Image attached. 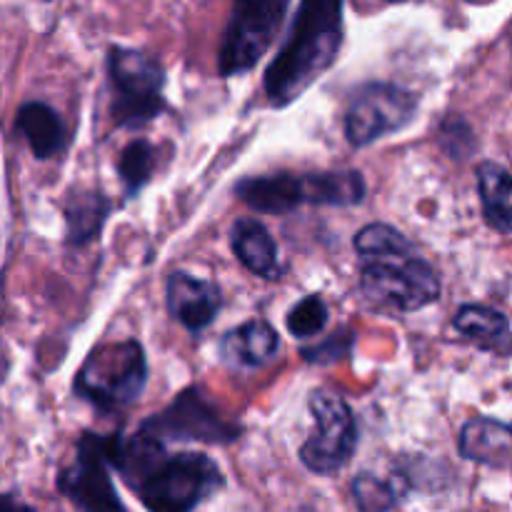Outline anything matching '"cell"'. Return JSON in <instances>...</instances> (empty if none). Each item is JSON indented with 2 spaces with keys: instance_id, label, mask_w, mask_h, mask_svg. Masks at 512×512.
I'll return each mask as SVG.
<instances>
[{
  "instance_id": "obj_1",
  "label": "cell",
  "mask_w": 512,
  "mask_h": 512,
  "mask_svg": "<svg viewBox=\"0 0 512 512\" xmlns=\"http://www.w3.org/2000/svg\"><path fill=\"white\" fill-rule=\"evenodd\" d=\"M345 0H300L293 25L265 68V95L273 108H285L305 93L343 48Z\"/></svg>"
},
{
  "instance_id": "obj_2",
  "label": "cell",
  "mask_w": 512,
  "mask_h": 512,
  "mask_svg": "<svg viewBox=\"0 0 512 512\" xmlns=\"http://www.w3.org/2000/svg\"><path fill=\"white\" fill-rule=\"evenodd\" d=\"M148 383V360L138 340L103 343L85 358L75 375V395L105 413H115L143 395Z\"/></svg>"
},
{
  "instance_id": "obj_3",
  "label": "cell",
  "mask_w": 512,
  "mask_h": 512,
  "mask_svg": "<svg viewBox=\"0 0 512 512\" xmlns=\"http://www.w3.org/2000/svg\"><path fill=\"white\" fill-rule=\"evenodd\" d=\"M223 473L203 453H165L135 485L148 512H193L223 488Z\"/></svg>"
},
{
  "instance_id": "obj_4",
  "label": "cell",
  "mask_w": 512,
  "mask_h": 512,
  "mask_svg": "<svg viewBox=\"0 0 512 512\" xmlns=\"http://www.w3.org/2000/svg\"><path fill=\"white\" fill-rule=\"evenodd\" d=\"M108 78L113 88L110 113L115 125L135 130L163 113L165 68L153 55L115 45L108 53Z\"/></svg>"
},
{
  "instance_id": "obj_5",
  "label": "cell",
  "mask_w": 512,
  "mask_h": 512,
  "mask_svg": "<svg viewBox=\"0 0 512 512\" xmlns=\"http://www.w3.org/2000/svg\"><path fill=\"white\" fill-rule=\"evenodd\" d=\"M293 0H233L218 50L223 78L250 73L273 48Z\"/></svg>"
},
{
  "instance_id": "obj_6",
  "label": "cell",
  "mask_w": 512,
  "mask_h": 512,
  "mask_svg": "<svg viewBox=\"0 0 512 512\" xmlns=\"http://www.w3.org/2000/svg\"><path fill=\"white\" fill-rule=\"evenodd\" d=\"M360 290L373 305L413 313L440 298V278L418 253L363 258Z\"/></svg>"
},
{
  "instance_id": "obj_7",
  "label": "cell",
  "mask_w": 512,
  "mask_h": 512,
  "mask_svg": "<svg viewBox=\"0 0 512 512\" xmlns=\"http://www.w3.org/2000/svg\"><path fill=\"white\" fill-rule=\"evenodd\" d=\"M155 443H210L228 445L243 435V428L220 413L208 393L198 385L185 388L163 413L150 415L138 428Z\"/></svg>"
},
{
  "instance_id": "obj_8",
  "label": "cell",
  "mask_w": 512,
  "mask_h": 512,
  "mask_svg": "<svg viewBox=\"0 0 512 512\" xmlns=\"http://www.w3.org/2000/svg\"><path fill=\"white\" fill-rule=\"evenodd\" d=\"M310 413L315 430L300 448V460L310 473L333 475L350 463L358 445V425L345 398L333 390H313Z\"/></svg>"
},
{
  "instance_id": "obj_9",
  "label": "cell",
  "mask_w": 512,
  "mask_h": 512,
  "mask_svg": "<svg viewBox=\"0 0 512 512\" xmlns=\"http://www.w3.org/2000/svg\"><path fill=\"white\" fill-rule=\"evenodd\" d=\"M113 435L85 433L78 440V453L68 468L60 470L58 490L83 512H128L115 490L113 478Z\"/></svg>"
},
{
  "instance_id": "obj_10",
  "label": "cell",
  "mask_w": 512,
  "mask_h": 512,
  "mask_svg": "<svg viewBox=\"0 0 512 512\" xmlns=\"http://www.w3.org/2000/svg\"><path fill=\"white\" fill-rule=\"evenodd\" d=\"M418 110L410 90L393 83H365L353 95L345 113V138L355 148L375 143L378 138L405 128Z\"/></svg>"
},
{
  "instance_id": "obj_11",
  "label": "cell",
  "mask_w": 512,
  "mask_h": 512,
  "mask_svg": "<svg viewBox=\"0 0 512 512\" xmlns=\"http://www.w3.org/2000/svg\"><path fill=\"white\" fill-rule=\"evenodd\" d=\"M168 310L183 328L190 333H200L208 328L223 305L220 288L210 280L193 278L188 273H173L165 285Z\"/></svg>"
},
{
  "instance_id": "obj_12",
  "label": "cell",
  "mask_w": 512,
  "mask_h": 512,
  "mask_svg": "<svg viewBox=\"0 0 512 512\" xmlns=\"http://www.w3.org/2000/svg\"><path fill=\"white\" fill-rule=\"evenodd\" d=\"M235 195L263 215H288L305 203V175L275 173L245 178Z\"/></svg>"
},
{
  "instance_id": "obj_13",
  "label": "cell",
  "mask_w": 512,
  "mask_h": 512,
  "mask_svg": "<svg viewBox=\"0 0 512 512\" xmlns=\"http://www.w3.org/2000/svg\"><path fill=\"white\" fill-rule=\"evenodd\" d=\"M458 450L465 460L490 468L512 463V425L493 418H473L458 435Z\"/></svg>"
},
{
  "instance_id": "obj_14",
  "label": "cell",
  "mask_w": 512,
  "mask_h": 512,
  "mask_svg": "<svg viewBox=\"0 0 512 512\" xmlns=\"http://www.w3.org/2000/svg\"><path fill=\"white\" fill-rule=\"evenodd\" d=\"M230 245L235 258L248 273L265 280H278L283 268L278 263V245L260 220L238 218L230 228Z\"/></svg>"
},
{
  "instance_id": "obj_15",
  "label": "cell",
  "mask_w": 512,
  "mask_h": 512,
  "mask_svg": "<svg viewBox=\"0 0 512 512\" xmlns=\"http://www.w3.org/2000/svg\"><path fill=\"white\" fill-rule=\"evenodd\" d=\"M278 333L265 320H248L230 333H225L220 343V358L233 368H260L270 363L278 353Z\"/></svg>"
},
{
  "instance_id": "obj_16",
  "label": "cell",
  "mask_w": 512,
  "mask_h": 512,
  "mask_svg": "<svg viewBox=\"0 0 512 512\" xmlns=\"http://www.w3.org/2000/svg\"><path fill=\"white\" fill-rule=\"evenodd\" d=\"M15 125L38 160L55 158L63 153L65 143H68V133H65L60 115L40 100H28L20 105Z\"/></svg>"
},
{
  "instance_id": "obj_17",
  "label": "cell",
  "mask_w": 512,
  "mask_h": 512,
  "mask_svg": "<svg viewBox=\"0 0 512 512\" xmlns=\"http://www.w3.org/2000/svg\"><path fill=\"white\" fill-rule=\"evenodd\" d=\"M453 328L460 335L478 345L480 350L493 355H510L512 353V330L505 313L490 305H463L455 313Z\"/></svg>"
},
{
  "instance_id": "obj_18",
  "label": "cell",
  "mask_w": 512,
  "mask_h": 512,
  "mask_svg": "<svg viewBox=\"0 0 512 512\" xmlns=\"http://www.w3.org/2000/svg\"><path fill=\"white\" fill-rule=\"evenodd\" d=\"M485 223L500 235H512V175L503 165L485 163L475 170Z\"/></svg>"
},
{
  "instance_id": "obj_19",
  "label": "cell",
  "mask_w": 512,
  "mask_h": 512,
  "mask_svg": "<svg viewBox=\"0 0 512 512\" xmlns=\"http://www.w3.org/2000/svg\"><path fill=\"white\" fill-rule=\"evenodd\" d=\"M110 203L98 190H80L65 200V240L68 245H88L103 230Z\"/></svg>"
},
{
  "instance_id": "obj_20",
  "label": "cell",
  "mask_w": 512,
  "mask_h": 512,
  "mask_svg": "<svg viewBox=\"0 0 512 512\" xmlns=\"http://www.w3.org/2000/svg\"><path fill=\"white\" fill-rule=\"evenodd\" d=\"M365 198V180L358 170H328L305 175V203L358 205Z\"/></svg>"
},
{
  "instance_id": "obj_21",
  "label": "cell",
  "mask_w": 512,
  "mask_h": 512,
  "mask_svg": "<svg viewBox=\"0 0 512 512\" xmlns=\"http://www.w3.org/2000/svg\"><path fill=\"white\" fill-rule=\"evenodd\" d=\"M355 250L360 258H385V255H413L415 245L400 230L385 223H370L355 235Z\"/></svg>"
},
{
  "instance_id": "obj_22",
  "label": "cell",
  "mask_w": 512,
  "mask_h": 512,
  "mask_svg": "<svg viewBox=\"0 0 512 512\" xmlns=\"http://www.w3.org/2000/svg\"><path fill=\"white\" fill-rule=\"evenodd\" d=\"M153 170H155V148L148 143V140L138 138L133 140V143L125 145L123 153H120L118 158V173H120V180H123L125 195H128V198H133L135 193H140V190L148 185Z\"/></svg>"
},
{
  "instance_id": "obj_23",
  "label": "cell",
  "mask_w": 512,
  "mask_h": 512,
  "mask_svg": "<svg viewBox=\"0 0 512 512\" xmlns=\"http://www.w3.org/2000/svg\"><path fill=\"white\" fill-rule=\"evenodd\" d=\"M285 323H288L290 335H295V338H315L325 328V323H328V305H325L320 295H308V298H303L290 310Z\"/></svg>"
},
{
  "instance_id": "obj_24",
  "label": "cell",
  "mask_w": 512,
  "mask_h": 512,
  "mask_svg": "<svg viewBox=\"0 0 512 512\" xmlns=\"http://www.w3.org/2000/svg\"><path fill=\"white\" fill-rule=\"evenodd\" d=\"M353 498L360 512H388L398 500V493L385 480L363 473L353 480Z\"/></svg>"
},
{
  "instance_id": "obj_25",
  "label": "cell",
  "mask_w": 512,
  "mask_h": 512,
  "mask_svg": "<svg viewBox=\"0 0 512 512\" xmlns=\"http://www.w3.org/2000/svg\"><path fill=\"white\" fill-rule=\"evenodd\" d=\"M350 350H353V333H350V330H338V333H333L330 338H325L323 343L300 350V358H303L305 363L313 365H330L338 363L340 358H345Z\"/></svg>"
},
{
  "instance_id": "obj_26",
  "label": "cell",
  "mask_w": 512,
  "mask_h": 512,
  "mask_svg": "<svg viewBox=\"0 0 512 512\" xmlns=\"http://www.w3.org/2000/svg\"><path fill=\"white\" fill-rule=\"evenodd\" d=\"M3 512H35V510L30 508V505L20 503L13 493H8L3 495Z\"/></svg>"
},
{
  "instance_id": "obj_27",
  "label": "cell",
  "mask_w": 512,
  "mask_h": 512,
  "mask_svg": "<svg viewBox=\"0 0 512 512\" xmlns=\"http://www.w3.org/2000/svg\"><path fill=\"white\" fill-rule=\"evenodd\" d=\"M465 3H490V0H465Z\"/></svg>"
},
{
  "instance_id": "obj_28",
  "label": "cell",
  "mask_w": 512,
  "mask_h": 512,
  "mask_svg": "<svg viewBox=\"0 0 512 512\" xmlns=\"http://www.w3.org/2000/svg\"><path fill=\"white\" fill-rule=\"evenodd\" d=\"M383 3H408V0H383Z\"/></svg>"
}]
</instances>
